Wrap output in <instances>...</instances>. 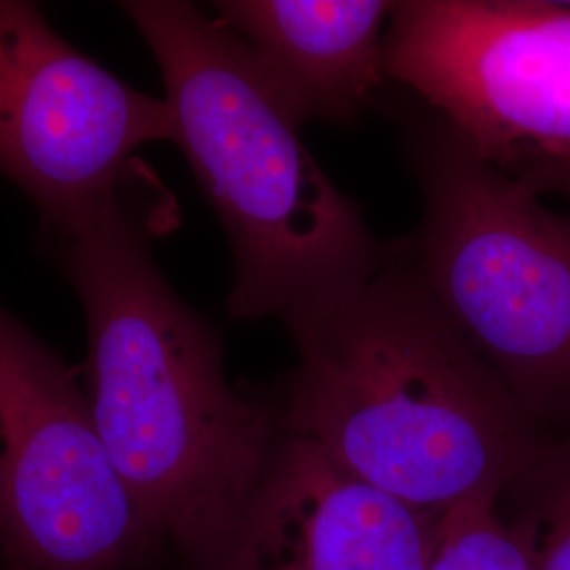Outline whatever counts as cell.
I'll list each match as a JSON object with an SVG mask.
<instances>
[{
    "instance_id": "cell-1",
    "label": "cell",
    "mask_w": 570,
    "mask_h": 570,
    "mask_svg": "<svg viewBox=\"0 0 570 570\" xmlns=\"http://www.w3.org/2000/svg\"><path fill=\"white\" fill-rule=\"evenodd\" d=\"M176 225L171 193L140 165L106 204L42 228L85 311L94 421L171 558L244 503L279 433V404L228 381L218 330L153 256Z\"/></svg>"
},
{
    "instance_id": "cell-2",
    "label": "cell",
    "mask_w": 570,
    "mask_h": 570,
    "mask_svg": "<svg viewBox=\"0 0 570 570\" xmlns=\"http://www.w3.org/2000/svg\"><path fill=\"white\" fill-rule=\"evenodd\" d=\"M294 345L282 425L410 508L499 503L556 438L450 320L406 235Z\"/></svg>"
},
{
    "instance_id": "cell-3",
    "label": "cell",
    "mask_w": 570,
    "mask_h": 570,
    "mask_svg": "<svg viewBox=\"0 0 570 570\" xmlns=\"http://www.w3.org/2000/svg\"><path fill=\"white\" fill-rule=\"evenodd\" d=\"M161 70L176 146L233 252L228 315L277 320L292 341L346 303L387 263L360 204L303 140L305 122L223 21L186 0H127Z\"/></svg>"
},
{
    "instance_id": "cell-4",
    "label": "cell",
    "mask_w": 570,
    "mask_h": 570,
    "mask_svg": "<svg viewBox=\"0 0 570 570\" xmlns=\"http://www.w3.org/2000/svg\"><path fill=\"white\" fill-rule=\"evenodd\" d=\"M423 214L406 235L438 303L543 428L570 429V212L475 155L435 110L385 98Z\"/></svg>"
},
{
    "instance_id": "cell-5",
    "label": "cell",
    "mask_w": 570,
    "mask_h": 570,
    "mask_svg": "<svg viewBox=\"0 0 570 570\" xmlns=\"http://www.w3.org/2000/svg\"><path fill=\"white\" fill-rule=\"evenodd\" d=\"M169 558L79 372L0 305V570H159Z\"/></svg>"
},
{
    "instance_id": "cell-6",
    "label": "cell",
    "mask_w": 570,
    "mask_h": 570,
    "mask_svg": "<svg viewBox=\"0 0 570 570\" xmlns=\"http://www.w3.org/2000/svg\"><path fill=\"white\" fill-rule=\"evenodd\" d=\"M387 79L518 178L570 159V2L402 0Z\"/></svg>"
},
{
    "instance_id": "cell-7",
    "label": "cell",
    "mask_w": 570,
    "mask_h": 570,
    "mask_svg": "<svg viewBox=\"0 0 570 570\" xmlns=\"http://www.w3.org/2000/svg\"><path fill=\"white\" fill-rule=\"evenodd\" d=\"M157 142H178L165 98L77 51L37 2L0 0V176L37 205L41 228L106 204Z\"/></svg>"
},
{
    "instance_id": "cell-8",
    "label": "cell",
    "mask_w": 570,
    "mask_h": 570,
    "mask_svg": "<svg viewBox=\"0 0 570 570\" xmlns=\"http://www.w3.org/2000/svg\"><path fill=\"white\" fill-rule=\"evenodd\" d=\"M446 513L416 510L285 429L244 503L178 570H429Z\"/></svg>"
},
{
    "instance_id": "cell-9",
    "label": "cell",
    "mask_w": 570,
    "mask_h": 570,
    "mask_svg": "<svg viewBox=\"0 0 570 570\" xmlns=\"http://www.w3.org/2000/svg\"><path fill=\"white\" fill-rule=\"evenodd\" d=\"M223 21L301 121L355 127L387 81L389 0H220Z\"/></svg>"
},
{
    "instance_id": "cell-10",
    "label": "cell",
    "mask_w": 570,
    "mask_h": 570,
    "mask_svg": "<svg viewBox=\"0 0 570 570\" xmlns=\"http://www.w3.org/2000/svg\"><path fill=\"white\" fill-rule=\"evenodd\" d=\"M497 511L527 539L532 570H570V429L511 482Z\"/></svg>"
},
{
    "instance_id": "cell-11",
    "label": "cell",
    "mask_w": 570,
    "mask_h": 570,
    "mask_svg": "<svg viewBox=\"0 0 570 570\" xmlns=\"http://www.w3.org/2000/svg\"><path fill=\"white\" fill-rule=\"evenodd\" d=\"M429 570H532V560L527 539L497 503L473 501L444 515Z\"/></svg>"
},
{
    "instance_id": "cell-12",
    "label": "cell",
    "mask_w": 570,
    "mask_h": 570,
    "mask_svg": "<svg viewBox=\"0 0 570 570\" xmlns=\"http://www.w3.org/2000/svg\"><path fill=\"white\" fill-rule=\"evenodd\" d=\"M518 180L527 184L539 197L556 193L570 202V159L527 169L518 176Z\"/></svg>"
}]
</instances>
